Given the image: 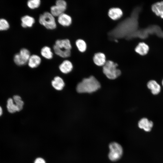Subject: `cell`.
Returning <instances> with one entry per match:
<instances>
[{
	"mask_svg": "<svg viewBox=\"0 0 163 163\" xmlns=\"http://www.w3.org/2000/svg\"><path fill=\"white\" fill-rule=\"evenodd\" d=\"M34 163H46L45 160L41 158H37L34 161Z\"/></svg>",
	"mask_w": 163,
	"mask_h": 163,
	"instance_id": "29",
	"label": "cell"
},
{
	"mask_svg": "<svg viewBox=\"0 0 163 163\" xmlns=\"http://www.w3.org/2000/svg\"><path fill=\"white\" fill-rule=\"evenodd\" d=\"M59 48L63 50H70L72 46L70 40L68 39L56 40L54 44Z\"/></svg>",
	"mask_w": 163,
	"mask_h": 163,
	"instance_id": "9",
	"label": "cell"
},
{
	"mask_svg": "<svg viewBox=\"0 0 163 163\" xmlns=\"http://www.w3.org/2000/svg\"><path fill=\"white\" fill-rule=\"evenodd\" d=\"M109 16L113 20H117L120 18L123 15L122 10L118 8H112L108 11Z\"/></svg>",
	"mask_w": 163,
	"mask_h": 163,
	"instance_id": "15",
	"label": "cell"
},
{
	"mask_svg": "<svg viewBox=\"0 0 163 163\" xmlns=\"http://www.w3.org/2000/svg\"><path fill=\"white\" fill-rule=\"evenodd\" d=\"M66 10L56 5H53L50 8V13L55 17H58L64 13Z\"/></svg>",
	"mask_w": 163,
	"mask_h": 163,
	"instance_id": "22",
	"label": "cell"
},
{
	"mask_svg": "<svg viewBox=\"0 0 163 163\" xmlns=\"http://www.w3.org/2000/svg\"><path fill=\"white\" fill-rule=\"evenodd\" d=\"M105 54L102 53H97L94 54L93 57L94 63L99 66H104L106 62Z\"/></svg>",
	"mask_w": 163,
	"mask_h": 163,
	"instance_id": "14",
	"label": "cell"
},
{
	"mask_svg": "<svg viewBox=\"0 0 163 163\" xmlns=\"http://www.w3.org/2000/svg\"><path fill=\"white\" fill-rule=\"evenodd\" d=\"M75 44L78 50L80 52H84L86 50L87 45L85 41L83 40H77L75 41Z\"/></svg>",
	"mask_w": 163,
	"mask_h": 163,
	"instance_id": "25",
	"label": "cell"
},
{
	"mask_svg": "<svg viewBox=\"0 0 163 163\" xmlns=\"http://www.w3.org/2000/svg\"><path fill=\"white\" fill-rule=\"evenodd\" d=\"M73 68V66L72 63L68 60H64L59 66L60 70L64 74L69 73L72 71Z\"/></svg>",
	"mask_w": 163,
	"mask_h": 163,
	"instance_id": "11",
	"label": "cell"
},
{
	"mask_svg": "<svg viewBox=\"0 0 163 163\" xmlns=\"http://www.w3.org/2000/svg\"><path fill=\"white\" fill-rule=\"evenodd\" d=\"M39 23L47 29L53 30L57 27L55 17L50 12L45 11L40 15Z\"/></svg>",
	"mask_w": 163,
	"mask_h": 163,
	"instance_id": "5",
	"label": "cell"
},
{
	"mask_svg": "<svg viewBox=\"0 0 163 163\" xmlns=\"http://www.w3.org/2000/svg\"><path fill=\"white\" fill-rule=\"evenodd\" d=\"M141 8H135L129 17L119 23L109 33L110 36L114 38H126L138 30V18Z\"/></svg>",
	"mask_w": 163,
	"mask_h": 163,
	"instance_id": "1",
	"label": "cell"
},
{
	"mask_svg": "<svg viewBox=\"0 0 163 163\" xmlns=\"http://www.w3.org/2000/svg\"><path fill=\"white\" fill-rule=\"evenodd\" d=\"M149 50V46L143 42L139 43L135 48V51L141 55H146L148 53Z\"/></svg>",
	"mask_w": 163,
	"mask_h": 163,
	"instance_id": "20",
	"label": "cell"
},
{
	"mask_svg": "<svg viewBox=\"0 0 163 163\" xmlns=\"http://www.w3.org/2000/svg\"><path fill=\"white\" fill-rule=\"evenodd\" d=\"M162 85L163 86V80L162 81Z\"/></svg>",
	"mask_w": 163,
	"mask_h": 163,
	"instance_id": "31",
	"label": "cell"
},
{
	"mask_svg": "<svg viewBox=\"0 0 163 163\" xmlns=\"http://www.w3.org/2000/svg\"><path fill=\"white\" fill-rule=\"evenodd\" d=\"M153 126V122L145 118L141 119L138 123L139 127L140 128L143 129L146 132L150 131L151 130Z\"/></svg>",
	"mask_w": 163,
	"mask_h": 163,
	"instance_id": "12",
	"label": "cell"
},
{
	"mask_svg": "<svg viewBox=\"0 0 163 163\" xmlns=\"http://www.w3.org/2000/svg\"><path fill=\"white\" fill-rule=\"evenodd\" d=\"M6 107L8 111L10 113H14L17 111L18 112L17 107L12 98H10L8 99Z\"/></svg>",
	"mask_w": 163,
	"mask_h": 163,
	"instance_id": "23",
	"label": "cell"
},
{
	"mask_svg": "<svg viewBox=\"0 0 163 163\" xmlns=\"http://www.w3.org/2000/svg\"><path fill=\"white\" fill-rule=\"evenodd\" d=\"M110 152L108 154L109 159L113 161H116L122 156L123 149L121 145L116 142H112L109 145Z\"/></svg>",
	"mask_w": 163,
	"mask_h": 163,
	"instance_id": "6",
	"label": "cell"
},
{
	"mask_svg": "<svg viewBox=\"0 0 163 163\" xmlns=\"http://www.w3.org/2000/svg\"><path fill=\"white\" fill-rule=\"evenodd\" d=\"M155 34L160 37L163 38V31L158 26L151 25L143 29L137 30L129 36L126 39H129L135 37H139L142 39L146 38L150 34Z\"/></svg>",
	"mask_w": 163,
	"mask_h": 163,
	"instance_id": "3",
	"label": "cell"
},
{
	"mask_svg": "<svg viewBox=\"0 0 163 163\" xmlns=\"http://www.w3.org/2000/svg\"><path fill=\"white\" fill-rule=\"evenodd\" d=\"M148 88L151 91L152 93L154 94H157L160 92V85L155 80H152L147 83Z\"/></svg>",
	"mask_w": 163,
	"mask_h": 163,
	"instance_id": "18",
	"label": "cell"
},
{
	"mask_svg": "<svg viewBox=\"0 0 163 163\" xmlns=\"http://www.w3.org/2000/svg\"><path fill=\"white\" fill-rule=\"evenodd\" d=\"M30 56V52L28 49L22 48L21 49L19 53H16L14 55V61L18 66H23L28 62Z\"/></svg>",
	"mask_w": 163,
	"mask_h": 163,
	"instance_id": "7",
	"label": "cell"
},
{
	"mask_svg": "<svg viewBox=\"0 0 163 163\" xmlns=\"http://www.w3.org/2000/svg\"><path fill=\"white\" fill-rule=\"evenodd\" d=\"M55 5L66 10L67 4L64 0H57L55 2Z\"/></svg>",
	"mask_w": 163,
	"mask_h": 163,
	"instance_id": "28",
	"label": "cell"
},
{
	"mask_svg": "<svg viewBox=\"0 0 163 163\" xmlns=\"http://www.w3.org/2000/svg\"><path fill=\"white\" fill-rule=\"evenodd\" d=\"M9 27V24L6 20L4 18L0 19V30H7Z\"/></svg>",
	"mask_w": 163,
	"mask_h": 163,
	"instance_id": "27",
	"label": "cell"
},
{
	"mask_svg": "<svg viewBox=\"0 0 163 163\" xmlns=\"http://www.w3.org/2000/svg\"><path fill=\"white\" fill-rule=\"evenodd\" d=\"M41 61V59L40 56L36 54H33L30 56L27 63L30 67L34 68L39 66Z\"/></svg>",
	"mask_w": 163,
	"mask_h": 163,
	"instance_id": "13",
	"label": "cell"
},
{
	"mask_svg": "<svg viewBox=\"0 0 163 163\" xmlns=\"http://www.w3.org/2000/svg\"><path fill=\"white\" fill-rule=\"evenodd\" d=\"M53 51L56 54L63 58H66L70 57L71 55V50H62L54 45L53 47Z\"/></svg>",
	"mask_w": 163,
	"mask_h": 163,
	"instance_id": "19",
	"label": "cell"
},
{
	"mask_svg": "<svg viewBox=\"0 0 163 163\" xmlns=\"http://www.w3.org/2000/svg\"><path fill=\"white\" fill-rule=\"evenodd\" d=\"M100 84L93 76L83 79L76 87L77 91L79 93H91L98 90Z\"/></svg>",
	"mask_w": 163,
	"mask_h": 163,
	"instance_id": "2",
	"label": "cell"
},
{
	"mask_svg": "<svg viewBox=\"0 0 163 163\" xmlns=\"http://www.w3.org/2000/svg\"><path fill=\"white\" fill-rule=\"evenodd\" d=\"M52 85L55 89L60 91L63 89L65 84L62 78L59 76H56L52 81Z\"/></svg>",
	"mask_w": 163,
	"mask_h": 163,
	"instance_id": "17",
	"label": "cell"
},
{
	"mask_svg": "<svg viewBox=\"0 0 163 163\" xmlns=\"http://www.w3.org/2000/svg\"><path fill=\"white\" fill-rule=\"evenodd\" d=\"M57 21L61 26L67 27L71 24L72 19L69 15L63 13L58 17Z\"/></svg>",
	"mask_w": 163,
	"mask_h": 163,
	"instance_id": "8",
	"label": "cell"
},
{
	"mask_svg": "<svg viewBox=\"0 0 163 163\" xmlns=\"http://www.w3.org/2000/svg\"><path fill=\"white\" fill-rule=\"evenodd\" d=\"M21 25L24 28L31 27L35 22V19L34 18L27 15L22 17L21 18Z\"/></svg>",
	"mask_w": 163,
	"mask_h": 163,
	"instance_id": "10",
	"label": "cell"
},
{
	"mask_svg": "<svg viewBox=\"0 0 163 163\" xmlns=\"http://www.w3.org/2000/svg\"><path fill=\"white\" fill-rule=\"evenodd\" d=\"M13 99L17 107L18 111H21L23 109L24 104L21 97L18 95H15L13 97Z\"/></svg>",
	"mask_w": 163,
	"mask_h": 163,
	"instance_id": "24",
	"label": "cell"
},
{
	"mask_svg": "<svg viewBox=\"0 0 163 163\" xmlns=\"http://www.w3.org/2000/svg\"><path fill=\"white\" fill-rule=\"evenodd\" d=\"M118 64L113 61H107L103 66V71L104 74L109 79H114L121 74L120 70L117 68Z\"/></svg>",
	"mask_w": 163,
	"mask_h": 163,
	"instance_id": "4",
	"label": "cell"
},
{
	"mask_svg": "<svg viewBox=\"0 0 163 163\" xmlns=\"http://www.w3.org/2000/svg\"><path fill=\"white\" fill-rule=\"evenodd\" d=\"M152 9L157 15L163 18V1L153 4L152 6Z\"/></svg>",
	"mask_w": 163,
	"mask_h": 163,
	"instance_id": "16",
	"label": "cell"
},
{
	"mask_svg": "<svg viewBox=\"0 0 163 163\" xmlns=\"http://www.w3.org/2000/svg\"><path fill=\"white\" fill-rule=\"evenodd\" d=\"M41 3L40 0H29L27 1V5L30 9H34L39 8Z\"/></svg>",
	"mask_w": 163,
	"mask_h": 163,
	"instance_id": "26",
	"label": "cell"
},
{
	"mask_svg": "<svg viewBox=\"0 0 163 163\" xmlns=\"http://www.w3.org/2000/svg\"><path fill=\"white\" fill-rule=\"evenodd\" d=\"M3 113V110L2 107L0 106V117L1 116Z\"/></svg>",
	"mask_w": 163,
	"mask_h": 163,
	"instance_id": "30",
	"label": "cell"
},
{
	"mask_svg": "<svg viewBox=\"0 0 163 163\" xmlns=\"http://www.w3.org/2000/svg\"><path fill=\"white\" fill-rule=\"evenodd\" d=\"M40 54L41 56L47 59L53 58V54L51 48L48 46H44L41 49Z\"/></svg>",
	"mask_w": 163,
	"mask_h": 163,
	"instance_id": "21",
	"label": "cell"
}]
</instances>
